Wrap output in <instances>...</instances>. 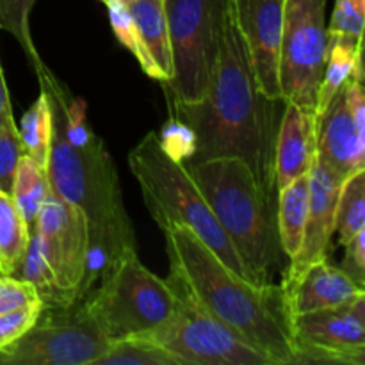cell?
I'll list each match as a JSON object with an SVG mask.
<instances>
[{"instance_id": "obj_1", "label": "cell", "mask_w": 365, "mask_h": 365, "mask_svg": "<svg viewBox=\"0 0 365 365\" xmlns=\"http://www.w3.org/2000/svg\"><path fill=\"white\" fill-rule=\"evenodd\" d=\"M36 75L52 110L46 177L53 195L81 210L88 221L91 289L103 267L138 253L135 232L114 160L103 139L89 127L84 100L71 98L48 68Z\"/></svg>"}, {"instance_id": "obj_2", "label": "cell", "mask_w": 365, "mask_h": 365, "mask_svg": "<svg viewBox=\"0 0 365 365\" xmlns=\"http://www.w3.org/2000/svg\"><path fill=\"white\" fill-rule=\"evenodd\" d=\"M280 102L284 100L267 98L260 91L230 4L216 70L205 96L195 103H170L171 116L195 134L196 152L187 163L239 157L273 195Z\"/></svg>"}, {"instance_id": "obj_3", "label": "cell", "mask_w": 365, "mask_h": 365, "mask_svg": "<svg viewBox=\"0 0 365 365\" xmlns=\"http://www.w3.org/2000/svg\"><path fill=\"white\" fill-rule=\"evenodd\" d=\"M166 235L171 271L192 296L271 365H292L291 319L280 285H257L227 266L191 230L173 227Z\"/></svg>"}, {"instance_id": "obj_4", "label": "cell", "mask_w": 365, "mask_h": 365, "mask_svg": "<svg viewBox=\"0 0 365 365\" xmlns=\"http://www.w3.org/2000/svg\"><path fill=\"white\" fill-rule=\"evenodd\" d=\"M185 170L237 252L250 282L273 284L282 246L277 228L273 195L257 180L239 157L184 163Z\"/></svg>"}, {"instance_id": "obj_5", "label": "cell", "mask_w": 365, "mask_h": 365, "mask_svg": "<svg viewBox=\"0 0 365 365\" xmlns=\"http://www.w3.org/2000/svg\"><path fill=\"white\" fill-rule=\"evenodd\" d=\"M128 168L141 187L150 216L163 230L184 227L205 242L230 269L250 280L237 252L184 163L164 152L159 138L148 132L128 153Z\"/></svg>"}, {"instance_id": "obj_6", "label": "cell", "mask_w": 365, "mask_h": 365, "mask_svg": "<svg viewBox=\"0 0 365 365\" xmlns=\"http://www.w3.org/2000/svg\"><path fill=\"white\" fill-rule=\"evenodd\" d=\"M82 298L109 342L145 337L166 323L177 307V294L168 280L146 269L138 253L103 267L98 287Z\"/></svg>"}, {"instance_id": "obj_7", "label": "cell", "mask_w": 365, "mask_h": 365, "mask_svg": "<svg viewBox=\"0 0 365 365\" xmlns=\"http://www.w3.org/2000/svg\"><path fill=\"white\" fill-rule=\"evenodd\" d=\"M232 0H164L173 75L164 82L170 103H195L205 96Z\"/></svg>"}, {"instance_id": "obj_8", "label": "cell", "mask_w": 365, "mask_h": 365, "mask_svg": "<svg viewBox=\"0 0 365 365\" xmlns=\"http://www.w3.org/2000/svg\"><path fill=\"white\" fill-rule=\"evenodd\" d=\"M168 284L177 294V307L166 323L146 334L180 365H271L252 344L214 317L189 292L177 273L170 271Z\"/></svg>"}, {"instance_id": "obj_9", "label": "cell", "mask_w": 365, "mask_h": 365, "mask_svg": "<svg viewBox=\"0 0 365 365\" xmlns=\"http://www.w3.org/2000/svg\"><path fill=\"white\" fill-rule=\"evenodd\" d=\"M84 298L43 305L31 330L0 353L7 365H95L109 348Z\"/></svg>"}, {"instance_id": "obj_10", "label": "cell", "mask_w": 365, "mask_h": 365, "mask_svg": "<svg viewBox=\"0 0 365 365\" xmlns=\"http://www.w3.org/2000/svg\"><path fill=\"white\" fill-rule=\"evenodd\" d=\"M327 0H285L278 78L284 102L316 114L328 56Z\"/></svg>"}, {"instance_id": "obj_11", "label": "cell", "mask_w": 365, "mask_h": 365, "mask_svg": "<svg viewBox=\"0 0 365 365\" xmlns=\"http://www.w3.org/2000/svg\"><path fill=\"white\" fill-rule=\"evenodd\" d=\"M32 230L61 294L66 302L82 298L89 291V228L84 214L50 192Z\"/></svg>"}, {"instance_id": "obj_12", "label": "cell", "mask_w": 365, "mask_h": 365, "mask_svg": "<svg viewBox=\"0 0 365 365\" xmlns=\"http://www.w3.org/2000/svg\"><path fill=\"white\" fill-rule=\"evenodd\" d=\"M292 364H365V294L291 317Z\"/></svg>"}, {"instance_id": "obj_13", "label": "cell", "mask_w": 365, "mask_h": 365, "mask_svg": "<svg viewBox=\"0 0 365 365\" xmlns=\"http://www.w3.org/2000/svg\"><path fill=\"white\" fill-rule=\"evenodd\" d=\"M316 159L344 180L365 168V93L348 78L316 114Z\"/></svg>"}, {"instance_id": "obj_14", "label": "cell", "mask_w": 365, "mask_h": 365, "mask_svg": "<svg viewBox=\"0 0 365 365\" xmlns=\"http://www.w3.org/2000/svg\"><path fill=\"white\" fill-rule=\"evenodd\" d=\"M285 0H232L234 16L260 91L282 100L278 61Z\"/></svg>"}, {"instance_id": "obj_15", "label": "cell", "mask_w": 365, "mask_h": 365, "mask_svg": "<svg viewBox=\"0 0 365 365\" xmlns=\"http://www.w3.org/2000/svg\"><path fill=\"white\" fill-rule=\"evenodd\" d=\"M309 178V216H307L305 232H303V242L298 255L291 259L285 280H294L310 264L327 259L328 246L335 232V210H337L342 178L317 159H314Z\"/></svg>"}, {"instance_id": "obj_16", "label": "cell", "mask_w": 365, "mask_h": 365, "mask_svg": "<svg viewBox=\"0 0 365 365\" xmlns=\"http://www.w3.org/2000/svg\"><path fill=\"white\" fill-rule=\"evenodd\" d=\"M280 287L289 319L299 314L344 305L365 294L364 287L327 259L310 264L299 277L284 280Z\"/></svg>"}, {"instance_id": "obj_17", "label": "cell", "mask_w": 365, "mask_h": 365, "mask_svg": "<svg viewBox=\"0 0 365 365\" xmlns=\"http://www.w3.org/2000/svg\"><path fill=\"white\" fill-rule=\"evenodd\" d=\"M273 152L277 192L296 178L310 173L316 159V114L292 102H284Z\"/></svg>"}, {"instance_id": "obj_18", "label": "cell", "mask_w": 365, "mask_h": 365, "mask_svg": "<svg viewBox=\"0 0 365 365\" xmlns=\"http://www.w3.org/2000/svg\"><path fill=\"white\" fill-rule=\"evenodd\" d=\"M128 11L146 56L159 71L160 81L168 82L173 75V64L164 0H135Z\"/></svg>"}, {"instance_id": "obj_19", "label": "cell", "mask_w": 365, "mask_h": 365, "mask_svg": "<svg viewBox=\"0 0 365 365\" xmlns=\"http://www.w3.org/2000/svg\"><path fill=\"white\" fill-rule=\"evenodd\" d=\"M362 41L364 39L349 38V36L328 34L327 66L317 95L316 114H319L330 103L335 93L346 84L348 78L353 77L356 81H364Z\"/></svg>"}, {"instance_id": "obj_20", "label": "cell", "mask_w": 365, "mask_h": 365, "mask_svg": "<svg viewBox=\"0 0 365 365\" xmlns=\"http://www.w3.org/2000/svg\"><path fill=\"white\" fill-rule=\"evenodd\" d=\"M277 228L284 255L294 259L303 242L307 216H309L310 178L309 175L296 178L277 192Z\"/></svg>"}, {"instance_id": "obj_21", "label": "cell", "mask_w": 365, "mask_h": 365, "mask_svg": "<svg viewBox=\"0 0 365 365\" xmlns=\"http://www.w3.org/2000/svg\"><path fill=\"white\" fill-rule=\"evenodd\" d=\"M50 192L52 189L46 177V168L27 153H21L16 171H14L11 196L31 230L34 228L39 209Z\"/></svg>"}, {"instance_id": "obj_22", "label": "cell", "mask_w": 365, "mask_h": 365, "mask_svg": "<svg viewBox=\"0 0 365 365\" xmlns=\"http://www.w3.org/2000/svg\"><path fill=\"white\" fill-rule=\"evenodd\" d=\"M31 241V228L13 196L0 191V274H13Z\"/></svg>"}, {"instance_id": "obj_23", "label": "cell", "mask_w": 365, "mask_h": 365, "mask_svg": "<svg viewBox=\"0 0 365 365\" xmlns=\"http://www.w3.org/2000/svg\"><path fill=\"white\" fill-rule=\"evenodd\" d=\"M365 230V168L342 180L335 210V232L342 246Z\"/></svg>"}, {"instance_id": "obj_24", "label": "cell", "mask_w": 365, "mask_h": 365, "mask_svg": "<svg viewBox=\"0 0 365 365\" xmlns=\"http://www.w3.org/2000/svg\"><path fill=\"white\" fill-rule=\"evenodd\" d=\"M18 135H20L21 146H24V153L38 160L41 166H46L50 135H52V110H50L48 98L43 89L38 100L21 118Z\"/></svg>"}, {"instance_id": "obj_25", "label": "cell", "mask_w": 365, "mask_h": 365, "mask_svg": "<svg viewBox=\"0 0 365 365\" xmlns=\"http://www.w3.org/2000/svg\"><path fill=\"white\" fill-rule=\"evenodd\" d=\"M36 0H0V31H6L20 43L36 73L46 68L36 50L31 34V13Z\"/></svg>"}, {"instance_id": "obj_26", "label": "cell", "mask_w": 365, "mask_h": 365, "mask_svg": "<svg viewBox=\"0 0 365 365\" xmlns=\"http://www.w3.org/2000/svg\"><path fill=\"white\" fill-rule=\"evenodd\" d=\"M95 365H180L177 359L146 339H121L110 342Z\"/></svg>"}, {"instance_id": "obj_27", "label": "cell", "mask_w": 365, "mask_h": 365, "mask_svg": "<svg viewBox=\"0 0 365 365\" xmlns=\"http://www.w3.org/2000/svg\"><path fill=\"white\" fill-rule=\"evenodd\" d=\"M103 4L107 6L110 27H113V32H114V36H116L118 41H120V45L125 46V48H127L128 52L135 57V61L139 63V66L143 68V71H145L150 78L163 82L160 81L159 71H157V68L153 66L152 61L148 59V56H146L141 41H139L138 31H135L134 21H132L128 6L118 2V0H103Z\"/></svg>"}, {"instance_id": "obj_28", "label": "cell", "mask_w": 365, "mask_h": 365, "mask_svg": "<svg viewBox=\"0 0 365 365\" xmlns=\"http://www.w3.org/2000/svg\"><path fill=\"white\" fill-rule=\"evenodd\" d=\"M24 153L14 118L0 123V191L9 192L13 187L14 171Z\"/></svg>"}, {"instance_id": "obj_29", "label": "cell", "mask_w": 365, "mask_h": 365, "mask_svg": "<svg viewBox=\"0 0 365 365\" xmlns=\"http://www.w3.org/2000/svg\"><path fill=\"white\" fill-rule=\"evenodd\" d=\"M365 0H337L331 13L328 34L364 39Z\"/></svg>"}, {"instance_id": "obj_30", "label": "cell", "mask_w": 365, "mask_h": 365, "mask_svg": "<svg viewBox=\"0 0 365 365\" xmlns=\"http://www.w3.org/2000/svg\"><path fill=\"white\" fill-rule=\"evenodd\" d=\"M163 145L164 152L171 157V159L178 160V163H185L191 159L196 152V139L191 128L180 120L171 116L168 123H164L163 132L157 135Z\"/></svg>"}, {"instance_id": "obj_31", "label": "cell", "mask_w": 365, "mask_h": 365, "mask_svg": "<svg viewBox=\"0 0 365 365\" xmlns=\"http://www.w3.org/2000/svg\"><path fill=\"white\" fill-rule=\"evenodd\" d=\"M32 305H43L34 285L13 274H0V314Z\"/></svg>"}, {"instance_id": "obj_32", "label": "cell", "mask_w": 365, "mask_h": 365, "mask_svg": "<svg viewBox=\"0 0 365 365\" xmlns=\"http://www.w3.org/2000/svg\"><path fill=\"white\" fill-rule=\"evenodd\" d=\"M41 309L43 305H32L13 310V312L0 314V353L31 330Z\"/></svg>"}, {"instance_id": "obj_33", "label": "cell", "mask_w": 365, "mask_h": 365, "mask_svg": "<svg viewBox=\"0 0 365 365\" xmlns=\"http://www.w3.org/2000/svg\"><path fill=\"white\" fill-rule=\"evenodd\" d=\"M365 230L359 232L353 241L346 246L344 260H342L341 269L348 274L351 280H355L360 287L365 284Z\"/></svg>"}, {"instance_id": "obj_34", "label": "cell", "mask_w": 365, "mask_h": 365, "mask_svg": "<svg viewBox=\"0 0 365 365\" xmlns=\"http://www.w3.org/2000/svg\"><path fill=\"white\" fill-rule=\"evenodd\" d=\"M9 118H13V110H11L9 93H7L6 81H4L2 64H0V123L6 120H9Z\"/></svg>"}, {"instance_id": "obj_35", "label": "cell", "mask_w": 365, "mask_h": 365, "mask_svg": "<svg viewBox=\"0 0 365 365\" xmlns=\"http://www.w3.org/2000/svg\"><path fill=\"white\" fill-rule=\"evenodd\" d=\"M118 2L125 4V6H130V4H132V2H135V0H118Z\"/></svg>"}]
</instances>
